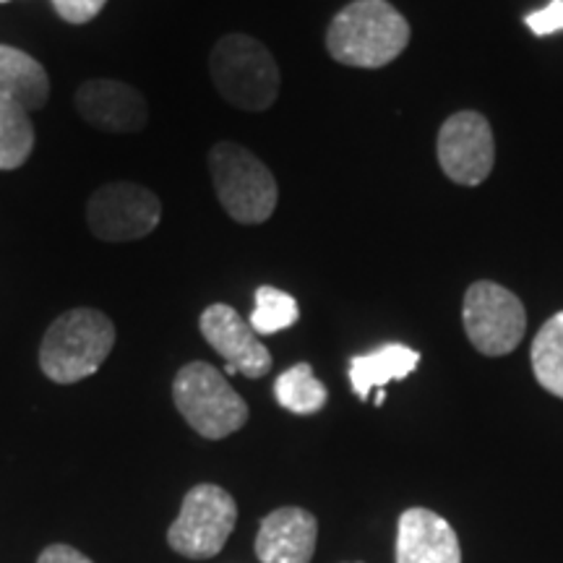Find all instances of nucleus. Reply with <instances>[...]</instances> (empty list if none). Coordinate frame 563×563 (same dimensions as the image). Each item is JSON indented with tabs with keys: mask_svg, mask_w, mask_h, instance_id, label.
<instances>
[{
	"mask_svg": "<svg viewBox=\"0 0 563 563\" xmlns=\"http://www.w3.org/2000/svg\"><path fill=\"white\" fill-rule=\"evenodd\" d=\"M173 399L188 426L203 439H228L249 422L245 399L211 363L183 365L173 382Z\"/></svg>",
	"mask_w": 563,
	"mask_h": 563,
	"instance_id": "39448f33",
	"label": "nucleus"
},
{
	"mask_svg": "<svg viewBox=\"0 0 563 563\" xmlns=\"http://www.w3.org/2000/svg\"><path fill=\"white\" fill-rule=\"evenodd\" d=\"M224 371H228V376H235V373H238L235 365H228V368H224Z\"/></svg>",
	"mask_w": 563,
	"mask_h": 563,
	"instance_id": "b1692460",
	"label": "nucleus"
},
{
	"mask_svg": "<svg viewBox=\"0 0 563 563\" xmlns=\"http://www.w3.org/2000/svg\"><path fill=\"white\" fill-rule=\"evenodd\" d=\"M420 352H415L407 344H384V347L357 355L350 361V384L355 389L357 399H368L373 389H384L389 382H402L418 368Z\"/></svg>",
	"mask_w": 563,
	"mask_h": 563,
	"instance_id": "2eb2a0df",
	"label": "nucleus"
},
{
	"mask_svg": "<svg viewBox=\"0 0 563 563\" xmlns=\"http://www.w3.org/2000/svg\"><path fill=\"white\" fill-rule=\"evenodd\" d=\"M319 522L298 506L272 511L256 534V555L262 563H311Z\"/></svg>",
	"mask_w": 563,
	"mask_h": 563,
	"instance_id": "f8f14e48",
	"label": "nucleus"
},
{
	"mask_svg": "<svg viewBox=\"0 0 563 563\" xmlns=\"http://www.w3.org/2000/svg\"><path fill=\"white\" fill-rule=\"evenodd\" d=\"M274 397L277 402L295 415H313L323 410L329 391L319 378L313 376V368L308 363H298L287 368L274 382Z\"/></svg>",
	"mask_w": 563,
	"mask_h": 563,
	"instance_id": "f3484780",
	"label": "nucleus"
},
{
	"mask_svg": "<svg viewBox=\"0 0 563 563\" xmlns=\"http://www.w3.org/2000/svg\"><path fill=\"white\" fill-rule=\"evenodd\" d=\"M532 371L548 394L563 399V311L551 316L534 336Z\"/></svg>",
	"mask_w": 563,
	"mask_h": 563,
	"instance_id": "dca6fc26",
	"label": "nucleus"
},
{
	"mask_svg": "<svg viewBox=\"0 0 563 563\" xmlns=\"http://www.w3.org/2000/svg\"><path fill=\"white\" fill-rule=\"evenodd\" d=\"M76 110L89 125L110 133H136L150 121L144 95L115 79L84 81L74 97Z\"/></svg>",
	"mask_w": 563,
	"mask_h": 563,
	"instance_id": "9b49d317",
	"label": "nucleus"
},
{
	"mask_svg": "<svg viewBox=\"0 0 563 563\" xmlns=\"http://www.w3.org/2000/svg\"><path fill=\"white\" fill-rule=\"evenodd\" d=\"M209 170L214 180L217 199L235 222L262 224L277 209V180L256 154L235 144L220 141L209 152Z\"/></svg>",
	"mask_w": 563,
	"mask_h": 563,
	"instance_id": "20e7f679",
	"label": "nucleus"
},
{
	"mask_svg": "<svg viewBox=\"0 0 563 563\" xmlns=\"http://www.w3.org/2000/svg\"><path fill=\"white\" fill-rule=\"evenodd\" d=\"M235 522V498L220 485L201 483L183 498L178 519L167 530V543L186 559H211L228 543Z\"/></svg>",
	"mask_w": 563,
	"mask_h": 563,
	"instance_id": "423d86ee",
	"label": "nucleus"
},
{
	"mask_svg": "<svg viewBox=\"0 0 563 563\" xmlns=\"http://www.w3.org/2000/svg\"><path fill=\"white\" fill-rule=\"evenodd\" d=\"M34 150L30 112L0 97V170H16Z\"/></svg>",
	"mask_w": 563,
	"mask_h": 563,
	"instance_id": "a211bd4d",
	"label": "nucleus"
},
{
	"mask_svg": "<svg viewBox=\"0 0 563 563\" xmlns=\"http://www.w3.org/2000/svg\"><path fill=\"white\" fill-rule=\"evenodd\" d=\"M159 220L162 201L157 194L125 180L97 188L87 207L89 228L104 243L141 241L157 230Z\"/></svg>",
	"mask_w": 563,
	"mask_h": 563,
	"instance_id": "6e6552de",
	"label": "nucleus"
},
{
	"mask_svg": "<svg viewBox=\"0 0 563 563\" xmlns=\"http://www.w3.org/2000/svg\"><path fill=\"white\" fill-rule=\"evenodd\" d=\"M525 24L530 26L534 37H548V34H555L563 30V0H553L545 9L532 11L530 16L525 19Z\"/></svg>",
	"mask_w": 563,
	"mask_h": 563,
	"instance_id": "aec40b11",
	"label": "nucleus"
},
{
	"mask_svg": "<svg viewBox=\"0 0 563 563\" xmlns=\"http://www.w3.org/2000/svg\"><path fill=\"white\" fill-rule=\"evenodd\" d=\"M410 45V24L389 0H352L327 30V51L350 68H384Z\"/></svg>",
	"mask_w": 563,
	"mask_h": 563,
	"instance_id": "f257e3e1",
	"label": "nucleus"
},
{
	"mask_svg": "<svg viewBox=\"0 0 563 563\" xmlns=\"http://www.w3.org/2000/svg\"><path fill=\"white\" fill-rule=\"evenodd\" d=\"M298 300L290 292L262 285L256 290V308H253L249 323L256 334H277L282 329H290L298 321Z\"/></svg>",
	"mask_w": 563,
	"mask_h": 563,
	"instance_id": "6ab92c4d",
	"label": "nucleus"
},
{
	"mask_svg": "<svg viewBox=\"0 0 563 563\" xmlns=\"http://www.w3.org/2000/svg\"><path fill=\"white\" fill-rule=\"evenodd\" d=\"M115 347V327L97 308H70L47 329L40 347V368L55 384H76L95 376Z\"/></svg>",
	"mask_w": 563,
	"mask_h": 563,
	"instance_id": "f03ea898",
	"label": "nucleus"
},
{
	"mask_svg": "<svg viewBox=\"0 0 563 563\" xmlns=\"http://www.w3.org/2000/svg\"><path fill=\"white\" fill-rule=\"evenodd\" d=\"M441 170L460 186H481L496 165V141L488 118L475 110L454 112L435 139Z\"/></svg>",
	"mask_w": 563,
	"mask_h": 563,
	"instance_id": "1a4fd4ad",
	"label": "nucleus"
},
{
	"mask_svg": "<svg viewBox=\"0 0 563 563\" xmlns=\"http://www.w3.org/2000/svg\"><path fill=\"white\" fill-rule=\"evenodd\" d=\"M0 97L16 102L26 112L45 108L51 97V79L42 63L19 47L0 45Z\"/></svg>",
	"mask_w": 563,
	"mask_h": 563,
	"instance_id": "4468645a",
	"label": "nucleus"
},
{
	"mask_svg": "<svg viewBox=\"0 0 563 563\" xmlns=\"http://www.w3.org/2000/svg\"><path fill=\"white\" fill-rule=\"evenodd\" d=\"M462 321L473 347L488 357H501L517 350L527 329L522 300L504 285L488 279L467 287Z\"/></svg>",
	"mask_w": 563,
	"mask_h": 563,
	"instance_id": "0eeeda50",
	"label": "nucleus"
},
{
	"mask_svg": "<svg viewBox=\"0 0 563 563\" xmlns=\"http://www.w3.org/2000/svg\"><path fill=\"white\" fill-rule=\"evenodd\" d=\"M397 563H462L454 527L435 511L407 509L397 527Z\"/></svg>",
	"mask_w": 563,
	"mask_h": 563,
	"instance_id": "ddd939ff",
	"label": "nucleus"
},
{
	"mask_svg": "<svg viewBox=\"0 0 563 563\" xmlns=\"http://www.w3.org/2000/svg\"><path fill=\"white\" fill-rule=\"evenodd\" d=\"M0 3H9V0H0Z\"/></svg>",
	"mask_w": 563,
	"mask_h": 563,
	"instance_id": "393cba45",
	"label": "nucleus"
},
{
	"mask_svg": "<svg viewBox=\"0 0 563 563\" xmlns=\"http://www.w3.org/2000/svg\"><path fill=\"white\" fill-rule=\"evenodd\" d=\"M37 563H95V561H89L87 555L70 545H51L42 551Z\"/></svg>",
	"mask_w": 563,
	"mask_h": 563,
	"instance_id": "4be33fe9",
	"label": "nucleus"
},
{
	"mask_svg": "<svg viewBox=\"0 0 563 563\" xmlns=\"http://www.w3.org/2000/svg\"><path fill=\"white\" fill-rule=\"evenodd\" d=\"M209 70L232 108L269 110L279 95L277 60L249 34H224L209 55Z\"/></svg>",
	"mask_w": 563,
	"mask_h": 563,
	"instance_id": "7ed1b4c3",
	"label": "nucleus"
},
{
	"mask_svg": "<svg viewBox=\"0 0 563 563\" xmlns=\"http://www.w3.org/2000/svg\"><path fill=\"white\" fill-rule=\"evenodd\" d=\"M108 0H53L55 11L68 24H87L104 9Z\"/></svg>",
	"mask_w": 563,
	"mask_h": 563,
	"instance_id": "412c9836",
	"label": "nucleus"
},
{
	"mask_svg": "<svg viewBox=\"0 0 563 563\" xmlns=\"http://www.w3.org/2000/svg\"><path fill=\"white\" fill-rule=\"evenodd\" d=\"M384 402H386V391H384V389H378V391H376V405L382 407Z\"/></svg>",
	"mask_w": 563,
	"mask_h": 563,
	"instance_id": "5701e85b",
	"label": "nucleus"
},
{
	"mask_svg": "<svg viewBox=\"0 0 563 563\" xmlns=\"http://www.w3.org/2000/svg\"><path fill=\"white\" fill-rule=\"evenodd\" d=\"M199 329L217 355H222L228 365H235L243 376L262 378L272 371V352L232 306H224V302L209 306L201 313Z\"/></svg>",
	"mask_w": 563,
	"mask_h": 563,
	"instance_id": "9d476101",
	"label": "nucleus"
}]
</instances>
